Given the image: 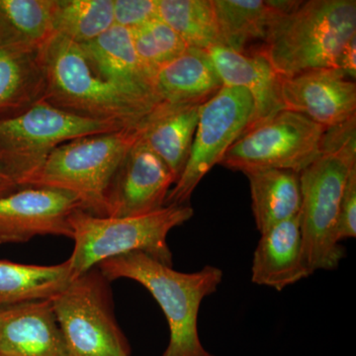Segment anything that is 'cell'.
<instances>
[{"instance_id":"obj_1","label":"cell","mask_w":356,"mask_h":356,"mask_svg":"<svg viewBox=\"0 0 356 356\" xmlns=\"http://www.w3.org/2000/svg\"><path fill=\"white\" fill-rule=\"evenodd\" d=\"M97 267L109 282L120 278L136 281L158 302L170 329L163 356H215L201 343L198 315L203 300L221 284L222 269L206 266L196 273H180L144 252L106 259Z\"/></svg>"},{"instance_id":"obj_2","label":"cell","mask_w":356,"mask_h":356,"mask_svg":"<svg viewBox=\"0 0 356 356\" xmlns=\"http://www.w3.org/2000/svg\"><path fill=\"white\" fill-rule=\"evenodd\" d=\"M356 36L355 0L299 1L269 30L257 51L281 77L337 69V60ZM248 51V53H250Z\"/></svg>"},{"instance_id":"obj_3","label":"cell","mask_w":356,"mask_h":356,"mask_svg":"<svg viewBox=\"0 0 356 356\" xmlns=\"http://www.w3.org/2000/svg\"><path fill=\"white\" fill-rule=\"evenodd\" d=\"M44 100L56 108L93 120L137 127L158 104L140 99L97 76L81 46L55 33L43 47Z\"/></svg>"},{"instance_id":"obj_4","label":"cell","mask_w":356,"mask_h":356,"mask_svg":"<svg viewBox=\"0 0 356 356\" xmlns=\"http://www.w3.org/2000/svg\"><path fill=\"white\" fill-rule=\"evenodd\" d=\"M194 215L191 205H168L132 217H98L79 210L70 219L74 247L69 261L72 278L100 262L131 252H144L172 266L168 236Z\"/></svg>"},{"instance_id":"obj_5","label":"cell","mask_w":356,"mask_h":356,"mask_svg":"<svg viewBox=\"0 0 356 356\" xmlns=\"http://www.w3.org/2000/svg\"><path fill=\"white\" fill-rule=\"evenodd\" d=\"M138 126L86 136L60 145L51 152L28 186L70 192L81 200L84 211L106 217L110 185L129 149L140 138Z\"/></svg>"},{"instance_id":"obj_6","label":"cell","mask_w":356,"mask_h":356,"mask_svg":"<svg viewBox=\"0 0 356 356\" xmlns=\"http://www.w3.org/2000/svg\"><path fill=\"white\" fill-rule=\"evenodd\" d=\"M123 128L127 127L76 116L42 100L19 116L0 121V163L20 187L28 186L56 147Z\"/></svg>"},{"instance_id":"obj_7","label":"cell","mask_w":356,"mask_h":356,"mask_svg":"<svg viewBox=\"0 0 356 356\" xmlns=\"http://www.w3.org/2000/svg\"><path fill=\"white\" fill-rule=\"evenodd\" d=\"M356 159L341 154H321L300 172V210L304 259L312 274L334 270L346 257L337 241L341 198Z\"/></svg>"},{"instance_id":"obj_8","label":"cell","mask_w":356,"mask_h":356,"mask_svg":"<svg viewBox=\"0 0 356 356\" xmlns=\"http://www.w3.org/2000/svg\"><path fill=\"white\" fill-rule=\"evenodd\" d=\"M51 302L72 356H131L115 318L109 281L97 266L72 278Z\"/></svg>"},{"instance_id":"obj_9","label":"cell","mask_w":356,"mask_h":356,"mask_svg":"<svg viewBox=\"0 0 356 356\" xmlns=\"http://www.w3.org/2000/svg\"><path fill=\"white\" fill-rule=\"evenodd\" d=\"M325 129L305 115L281 110L247 129L219 165L243 173L267 168L300 173L321 156Z\"/></svg>"},{"instance_id":"obj_10","label":"cell","mask_w":356,"mask_h":356,"mask_svg":"<svg viewBox=\"0 0 356 356\" xmlns=\"http://www.w3.org/2000/svg\"><path fill=\"white\" fill-rule=\"evenodd\" d=\"M254 112L252 96L243 88L222 86L212 99L201 105L191 156L168 192L165 206L189 205L199 182L247 130Z\"/></svg>"},{"instance_id":"obj_11","label":"cell","mask_w":356,"mask_h":356,"mask_svg":"<svg viewBox=\"0 0 356 356\" xmlns=\"http://www.w3.org/2000/svg\"><path fill=\"white\" fill-rule=\"evenodd\" d=\"M83 203L74 194L43 186H23L0 198V245L27 243L35 236L72 238L70 219Z\"/></svg>"},{"instance_id":"obj_12","label":"cell","mask_w":356,"mask_h":356,"mask_svg":"<svg viewBox=\"0 0 356 356\" xmlns=\"http://www.w3.org/2000/svg\"><path fill=\"white\" fill-rule=\"evenodd\" d=\"M175 184L168 165L139 138L110 185L106 217L139 216L161 209Z\"/></svg>"},{"instance_id":"obj_13","label":"cell","mask_w":356,"mask_h":356,"mask_svg":"<svg viewBox=\"0 0 356 356\" xmlns=\"http://www.w3.org/2000/svg\"><path fill=\"white\" fill-rule=\"evenodd\" d=\"M283 109L305 115L325 128L356 116V84L337 69L281 77Z\"/></svg>"},{"instance_id":"obj_14","label":"cell","mask_w":356,"mask_h":356,"mask_svg":"<svg viewBox=\"0 0 356 356\" xmlns=\"http://www.w3.org/2000/svg\"><path fill=\"white\" fill-rule=\"evenodd\" d=\"M2 356H72L51 300L0 308Z\"/></svg>"},{"instance_id":"obj_15","label":"cell","mask_w":356,"mask_h":356,"mask_svg":"<svg viewBox=\"0 0 356 356\" xmlns=\"http://www.w3.org/2000/svg\"><path fill=\"white\" fill-rule=\"evenodd\" d=\"M79 46L91 69L103 81L147 102L161 103L154 93V77L136 53L131 30L113 25L97 38Z\"/></svg>"},{"instance_id":"obj_16","label":"cell","mask_w":356,"mask_h":356,"mask_svg":"<svg viewBox=\"0 0 356 356\" xmlns=\"http://www.w3.org/2000/svg\"><path fill=\"white\" fill-rule=\"evenodd\" d=\"M208 55L222 86L247 89L252 96L254 112L248 128L270 118L283 110L280 96L281 76L257 51L243 54L228 47H211Z\"/></svg>"},{"instance_id":"obj_17","label":"cell","mask_w":356,"mask_h":356,"mask_svg":"<svg viewBox=\"0 0 356 356\" xmlns=\"http://www.w3.org/2000/svg\"><path fill=\"white\" fill-rule=\"evenodd\" d=\"M310 275L304 259L299 214L261 234L252 259V283L282 291Z\"/></svg>"},{"instance_id":"obj_18","label":"cell","mask_w":356,"mask_h":356,"mask_svg":"<svg viewBox=\"0 0 356 356\" xmlns=\"http://www.w3.org/2000/svg\"><path fill=\"white\" fill-rule=\"evenodd\" d=\"M201 105L161 102L140 122V139L168 165L175 184L191 156Z\"/></svg>"},{"instance_id":"obj_19","label":"cell","mask_w":356,"mask_h":356,"mask_svg":"<svg viewBox=\"0 0 356 356\" xmlns=\"http://www.w3.org/2000/svg\"><path fill=\"white\" fill-rule=\"evenodd\" d=\"M43 47H0V121L19 116L44 100Z\"/></svg>"},{"instance_id":"obj_20","label":"cell","mask_w":356,"mask_h":356,"mask_svg":"<svg viewBox=\"0 0 356 356\" xmlns=\"http://www.w3.org/2000/svg\"><path fill=\"white\" fill-rule=\"evenodd\" d=\"M222 83L207 51L188 48L154 76L159 102L202 105L221 90Z\"/></svg>"},{"instance_id":"obj_21","label":"cell","mask_w":356,"mask_h":356,"mask_svg":"<svg viewBox=\"0 0 356 356\" xmlns=\"http://www.w3.org/2000/svg\"><path fill=\"white\" fill-rule=\"evenodd\" d=\"M221 46L245 54L250 44H262L281 16L299 1L291 0H212Z\"/></svg>"},{"instance_id":"obj_22","label":"cell","mask_w":356,"mask_h":356,"mask_svg":"<svg viewBox=\"0 0 356 356\" xmlns=\"http://www.w3.org/2000/svg\"><path fill=\"white\" fill-rule=\"evenodd\" d=\"M243 173L250 184L252 213L261 235L299 214L302 204L300 173L276 168Z\"/></svg>"},{"instance_id":"obj_23","label":"cell","mask_w":356,"mask_h":356,"mask_svg":"<svg viewBox=\"0 0 356 356\" xmlns=\"http://www.w3.org/2000/svg\"><path fill=\"white\" fill-rule=\"evenodd\" d=\"M72 280L69 261L34 266L0 261V308L38 300H51Z\"/></svg>"},{"instance_id":"obj_24","label":"cell","mask_w":356,"mask_h":356,"mask_svg":"<svg viewBox=\"0 0 356 356\" xmlns=\"http://www.w3.org/2000/svg\"><path fill=\"white\" fill-rule=\"evenodd\" d=\"M55 0H0V47H42L55 34Z\"/></svg>"},{"instance_id":"obj_25","label":"cell","mask_w":356,"mask_h":356,"mask_svg":"<svg viewBox=\"0 0 356 356\" xmlns=\"http://www.w3.org/2000/svg\"><path fill=\"white\" fill-rule=\"evenodd\" d=\"M159 18L187 47L208 50L221 46L212 0H158Z\"/></svg>"},{"instance_id":"obj_26","label":"cell","mask_w":356,"mask_h":356,"mask_svg":"<svg viewBox=\"0 0 356 356\" xmlns=\"http://www.w3.org/2000/svg\"><path fill=\"white\" fill-rule=\"evenodd\" d=\"M113 25V0H55L54 32L77 44L92 41Z\"/></svg>"},{"instance_id":"obj_27","label":"cell","mask_w":356,"mask_h":356,"mask_svg":"<svg viewBox=\"0 0 356 356\" xmlns=\"http://www.w3.org/2000/svg\"><path fill=\"white\" fill-rule=\"evenodd\" d=\"M140 62L152 76L161 67L184 53L188 47L161 18L131 30Z\"/></svg>"},{"instance_id":"obj_28","label":"cell","mask_w":356,"mask_h":356,"mask_svg":"<svg viewBox=\"0 0 356 356\" xmlns=\"http://www.w3.org/2000/svg\"><path fill=\"white\" fill-rule=\"evenodd\" d=\"M114 25L135 29L159 18L158 0H113Z\"/></svg>"},{"instance_id":"obj_29","label":"cell","mask_w":356,"mask_h":356,"mask_svg":"<svg viewBox=\"0 0 356 356\" xmlns=\"http://www.w3.org/2000/svg\"><path fill=\"white\" fill-rule=\"evenodd\" d=\"M327 154L356 159V116L325 129L321 143V154Z\"/></svg>"},{"instance_id":"obj_30","label":"cell","mask_w":356,"mask_h":356,"mask_svg":"<svg viewBox=\"0 0 356 356\" xmlns=\"http://www.w3.org/2000/svg\"><path fill=\"white\" fill-rule=\"evenodd\" d=\"M356 236V166L351 170L341 198L337 222V241Z\"/></svg>"},{"instance_id":"obj_31","label":"cell","mask_w":356,"mask_h":356,"mask_svg":"<svg viewBox=\"0 0 356 356\" xmlns=\"http://www.w3.org/2000/svg\"><path fill=\"white\" fill-rule=\"evenodd\" d=\"M337 69L355 81L356 77V36L346 43L337 60Z\"/></svg>"},{"instance_id":"obj_32","label":"cell","mask_w":356,"mask_h":356,"mask_svg":"<svg viewBox=\"0 0 356 356\" xmlns=\"http://www.w3.org/2000/svg\"><path fill=\"white\" fill-rule=\"evenodd\" d=\"M21 188L15 180L7 172L4 166L0 163V198L13 193Z\"/></svg>"},{"instance_id":"obj_33","label":"cell","mask_w":356,"mask_h":356,"mask_svg":"<svg viewBox=\"0 0 356 356\" xmlns=\"http://www.w3.org/2000/svg\"><path fill=\"white\" fill-rule=\"evenodd\" d=\"M0 356H2L1 355H0Z\"/></svg>"}]
</instances>
